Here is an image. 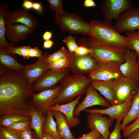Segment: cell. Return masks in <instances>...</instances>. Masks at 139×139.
Returning <instances> with one entry per match:
<instances>
[{
    "label": "cell",
    "mask_w": 139,
    "mask_h": 139,
    "mask_svg": "<svg viewBox=\"0 0 139 139\" xmlns=\"http://www.w3.org/2000/svg\"><path fill=\"white\" fill-rule=\"evenodd\" d=\"M34 94L22 71L6 70L0 73V117L10 113L29 115L30 101Z\"/></svg>",
    "instance_id": "1"
},
{
    "label": "cell",
    "mask_w": 139,
    "mask_h": 139,
    "mask_svg": "<svg viewBox=\"0 0 139 139\" xmlns=\"http://www.w3.org/2000/svg\"><path fill=\"white\" fill-rule=\"evenodd\" d=\"M92 36L83 45L86 47L99 45L128 48L127 37L118 32L114 26L104 21L92 20L90 23Z\"/></svg>",
    "instance_id": "2"
},
{
    "label": "cell",
    "mask_w": 139,
    "mask_h": 139,
    "mask_svg": "<svg viewBox=\"0 0 139 139\" xmlns=\"http://www.w3.org/2000/svg\"><path fill=\"white\" fill-rule=\"evenodd\" d=\"M91 81L89 77L84 75L73 74L66 76L60 82L63 88L55 100L54 105L68 103L76 97L84 94Z\"/></svg>",
    "instance_id": "3"
},
{
    "label": "cell",
    "mask_w": 139,
    "mask_h": 139,
    "mask_svg": "<svg viewBox=\"0 0 139 139\" xmlns=\"http://www.w3.org/2000/svg\"><path fill=\"white\" fill-rule=\"evenodd\" d=\"M54 20L62 30L71 33L92 36L90 23L74 14L65 11L62 13H55Z\"/></svg>",
    "instance_id": "4"
},
{
    "label": "cell",
    "mask_w": 139,
    "mask_h": 139,
    "mask_svg": "<svg viewBox=\"0 0 139 139\" xmlns=\"http://www.w3.org/2000/svg\"><path fill=\"white\" fill-rule=\"evenodd\" d=\"M109 80L117 104L132 101L139 89L138 82L124 76Z\"/></svg>",
    "instance_id": "5"
},
{
    "label": "cell",
    "mask_w": 139,
    "mask_h": 139,
    "mask_svg": "<svg viewBox=\"0 0 139 139\" xmlns=\"http://www.w3.org/2000/svg\"><path fill=\"white\" fill-rule=\"evenodd\" d=\"M95 60L97 68L89 74V77L91 80L107 81L124 76L120 69V65L123 63Z\"/></svg>",
    "instance_id": "6"
},
{
    "label": "cell",
    "mask_w": 139,
    "mask_h": 139,
    "mask_svg": "<svg viewBox=\"0 0 139 139\" xmlns=\"http://www.w3.org/2000/svg\"><path fill=\"white\" fill-rule=\"evenodd\" d=\"M89 48L92 50L89 54L96 60L122 63L125 61L126 48L103 45H93Z\"/></svg>",
    "instance_id": "7"
},
{
    "label": "cell",
    "mask_w": 139,
    "mask_h": 139,
    "mask_svg": "<svg viewBox=\"0 0 139 139\" xmlns=\"http://www.w3.org/2000/svg\"><path fill=\"white\" fill-rule=\"evenodd\" d=\"M62 88L60 84L53 88L34 93L30 101V104L43 115H47L50 108L54 105V101Z\"/></svg>",
    "instance_id": "8"
},
{
    "label": "cell",
    "mask_w": 139,
    "mask_h": 139,
    "mask_svg": "<svg viewBox=\"0 0 139 139\" xmlns=\"http://www.w3.org/2000/svg\"><path fill=\"white\" fill-rule=\"evenodd\" d=\"M68 64L67 69L74 75H85L96 69L97 64L95 59L89 54L79 56L74 53L68 56Z\"/></svg>",
    "instance_id": "9"
},
{
    "label": "cell",
    "mask_w": 139,
    "mask_h": 139,
    "mask_svg": "<svg viewBox=\"0 0 139 139\" xmlns=\"http://www.w3.org/2000/svg\"><path fill=\"white\" fill-rule=\"evenodd\" d=\"M70 73L67 68L58 71L50 69L31 84L32 89L40 92L54 88Z\"/></svg>",
    "instance_id": "10"
},
{
    "label": "cell",
    "mask_w": 139,
    "mask_h": 139,
    "mask_svg": "<svg viewBox=\"0 0 139 139\" xmlns=\"http://www.w3.org/2000/svg\"><path fill=\"white\" fill-rule=\"evenodd\" d=\"M105 21L111 24L112 19L116 21L123 12L134 8L131 1L128 0H105L101 6Z\"/></svg>",
    "instance_id": "11"
},
{
    "label": "cell",
    "mask_w": 139,
    "mask_h": 139,
    "mask_svg": "<svg viewBox=\"0 0 139 139\" xmlns=\"http://www.w3.org/2000/svg\"><path fill=\"white\" fill-rule=\"evenodd\" d=\"M114 27L120 33L139 31V8H133L123 12Z\"/></svg>",
    "instance_id": "12"
},
{
    "label": "cell",
    "mask_w": 139,
    "mask_h": 139,
    "mask_svg": "<svg viewBox=\"0 0 139 139\" xmlns=\"http://www.w3.org/2000/svg\"><path fill=\"white\" fill-rule=\"evenodd\" d=\"M86 93L84 99L75 109L73 115L75 117L77 118L82 111L93 106L99 105L108 108L112 105L100 96L91 83L87 87Z\"/></svg>",
    "instance_id": "13"
},
{
    "label": "cell",
    "mask_w": 139,
    "mask_h": 139,
    "mask_svg": "<svg viewBox=\"0 0 139 139\" xmlns=\"http://www.w3.org/2000/svg\"><path fill=\"white\" fill-rule=\"evenodd\" d=\"M104 115L98 113H89L87 116V123L88 128L97 130L104 139H108L110 133L109 128L113 124L114 120Z\"/></svg>",
    "instance_id": "14"
},
{
    "label": "cell",
    "mask_w": 139,
    "mask_h": 139,
    "mask_svg": "<svg viewBox=\"0 0 139 139\" xmlns=\"http://www.w3.org/2000/svg\"><path fill=\"white\" fill-rule=\"evenodd\" d=\"M5 20L6 25L20 23L34 29L39 24L36 18L24 8L16 9L13 11L7 12L5 16Z\"/></svg>",
    "instance_id": "15"
},
{
    "label": "cell",
    "mask_w": 139,
    "mask_h": 139,
    "mask_svg": "<svg viewBox=\"0 0 139 139\" xmlns=\"http://www.w3.org/2000/svg\"><path fill=\"white\" fill-rule=\"evenodd\" d=\"M132 100L125 101L121 103L112 105L105 109H86L84 111L89 113H98L107 115L109 118L121 121L127 115L131 107Z\"/></svg>",
    "instance_id": "16"
},
{
    "label": "cell",
    "mask_w": 139,
    "mask_h": 139,
    "mask_svg": "<svg viewBox=\"0 0 139 139\" xmlns=\"http://www.w3.org/2000/svg\"><path fill=\"white\" fill-rule=\"evenodd\" d=\"M46 53L38 58L34 63L24 65L22 72L29 81L30 85L43 75L50 70L49 64L45 60L47 55Z\"/></svg>",
    "instance_id": "17"
},
{
    "label": "cell",
    "mask_w": 139,
    "mask_h": 139,
    "mask_svg": "<svg viewBox=\"0 0 139 139\" xmlns=\"http://www.w3.org/2000/svg\"><path fill=\"white\" fill-rule=\"evenodd\" d=\"M138 57L135 52L129 49H126L125 61L120 66V69L123 76L139 83V64Z\"/></svg>",
    "instance_id": "18"
},
{
    "label": "cell",
    "mask_w": 139,
    "mask_h": 139,
    "mask_svg": "<svg viewBox=\"0 0 139 139\" xmlns=\"http://www.w3.org/2000/svg\"><path fill=\"white\" fill-rule=\"evenodd\" d=\"M34 29L20 23L6 25L5 36L12 43H18L25 39Z\"/></svg>",
    "instance_id": "19"
},
{
    "label": "cell",
    "mask_w": 139,
    "mask_h": 139,
    "mask_svg": "<svg viewBox=\"0 0 139 139\" xmlns=\"http://www.w3.org/2000/svg\"><path fill=\"white\" fill-rule=\"evenodd\" d=\"M81 98V97L79 96L73 101L65 104L60 105L56 103L50 107L49 110L62 112L65 116L70 127H75L80 123V120L78 118L74 116L73 112L75 107L80 103Z\"/></svg>",
    "instance_id": "20"
},
{
    "label": "cell",
    "mask_w": 139,
    "mask_h": 139,
    "mask_svg": "<svg viewBox=\"0 0 139 139\" xmlns=\"http://www.w3.org/2000/svg\"><path fill=\"white\" fill-rule=\"evenodd\" d=\"M28 114L31 119L30 128L34 131L38 139H43L42 128L46 117L31 105L29 109Z\"/></svg>",
    "instance_id": "21"
},
{
    "label": "cell",
    "mask_w": 139,
    "mask_h": 139,
    "mask_svg": "<svg viewBox=\"0 0 139 139\" xmlns=\"http://www.w3.org/2000/svg\"><path fill=\"white\" fill-rule=\"evenodd\" d=\"M4 51L9 54H16L21 56L24 59H28L30 57L39 58L43 54L42 50L38 47H32L29 46H15Z\"/></svg>",
    "instance_id": "22"
},
{
    "label": "cell",
    "mask_w": 139,
    "mask_h": 139,
    "mask_svg": "<svg viewBox=\"0 0 139 139\" xmlns=\"http://www.w3.org/2000/svg\"><path fill=\"white\" fill-rule=\"evenodd\" d=\"M10 7L5 2L0 4V50H5L15 46L13 43L7 42L5 39V32L6 25L5 16L8 12Z\"/></svg>",
    "instance_id": "23"
},
{
    "label": "cell",
    "mask_w": 139,
    "mask_h": 139,
    "mask_svg": "<svg viewBox=\"0 0 139 139\" xmlns=\"http://www.w3.org/2000/svg\"><path fill=\"white\" fill-rule=\"evenodd\" d=\"M56 121L58 131L61 139H75L64 114L60 111H52Z\"/></svg>",
    "instance_id": "24"
},
{
    "label": "cell",
    "mask_w": 139,
    "mask_h": 139,
    "mask_svg": "<svg viewBox=\"0 0 139 139\" xmlns=\"http://www.w3.org/2000/svg\"><path fill=\"white\" fill-rule=\"evenodd\" d=\"M92 86L105 97L111 105H117L114 95L111 87L109 80L107 81H91Z\"/></svg>",
    "instance_id": "25"
},
{
    "label": "cell",
    "mask_w": 139,
    "mask_h": 139,
    "mask_svg": "<svg viewBox=\"0 0 139 139\" xmlns=\"http://www.w3.org/2000/svg\"><path fill=\"white\" fill-rule=\"evenodd\" d=\"M0 65L7 71H22L24 65L21 64L13 56L0 50Z\"/></svg>",
    "instance_id": "26"
},
{
    "label": "cell",
    "mask_w": 139,
    "mask_h": 139,
    "mask_svg": "<svg viewBox=\"0 0 139 139\" xmlns=\"http://www.w3.org/2000/svg\"><path fill=\"white\" fill-rule=\"evenodd\" d=\"M139 117V89L132 100L131 107L121 123V130L131 122Z\"/></svg>",
    "instance_id": "27"
},
{
    "label": "cell",
    "mask_w": 139,
    "mask_h": 139,
    "mask_svg": "<svg viewBox=\"0 0 139 139\" xmlns=\"http://www.w3.org/2000/svg\"><path fill=\"white\" fill-rule=\"evenodd\" d=\"M0 127H7L12 124L17 122L31 121L29 115L16 113H10L0 117Z\"/></svg>",
    "instance_id": "28"
},
{
    "label": "cell",
    "mask_w": 139,
    "mask_h": 139,
    "mask_svg": "<svg viewBox=\"0 0 139 139\" xmlns=\"http://www.w3.org/2000/svg\"><path fill=\"white\" fill-rule=\"evenodd\" d=\"M51 110H49L47 115L45 123L42 128L43 132L51 135L55 139H61L58 132L56 122L53 118Z\"/></svg>",
    "instance_id": "29"
},
{
    "label": "cell",
    "mask_w": 139,
    "mask_h": 139,
    "mask_svg": "<svg viewBox=\"0 0 139 139\" xmlns=\"http://www.w3.org/2000/svg\"><path fill=\"white\" fill-rule=\"evenodd\" d=\"M128 40V48L134 51L139 57V31L126 32Z\"/></svg>",
    "instance_id": "30"
},
{
    "label": "cell",
    "mask_w": 139,
    "mask_h": 139,
    "mask_svg": "<svg viewBox=\"0 0 139 139\" xmlns=\"http://www.w3.org/2000/svg\"><path fill=\"white\" fill-rule=\"evenodd\" d=\"M69 53L68 50L62 46L59 50L54 53L47 54L45 58V61L48 64H49L60 59L67 57Z\"/></svg>",
    "instance_id": "31"
},
{
    "label": "cell",
    "mask_w": 139,
    "mask_h": 139,
    "mask_svg": "<svg viewBox=\"0 0 139 139\" xmlns=\"http://www.w3.org/2000/svg\"><path fill=\"white\" fill-rule=\"evenodd\" d=\"M0 139H21L20 132L7 127H0Z\"/></svg>",
    "instance_id": "32"
},
{
    "label": "cell",
    "mask_w": 139,
    "mask_h": 139,
    "mask_svg": "<svg viewBox=\"0 0 139 139\" xmlns=\"http://www.w3.org/2000/svg\"><path fill=\"white\" fill-rule=\"evenodd\" d=\"M68 56L49 64V67L50 69L58 71L67 68L68 64Z\"/></svg>",
    "instance_id": "33"
},
{
    "label": "cell",
    "mask_w": 139,
    "mask_h": 139,
    "mask_svg": "<svg viewBox=\"0 0 139 139\" xmlns=\"http://www.w3.org/2000/svg\"><path fill=\"white\" fill-rule=\"evenodd\" d=\"M76 37L71 35L64 38L63 42L65 44L70 53L75 52V50L79 46L76 42Z\"/></svg>",
    "instance_id": "34"
},
{
    "label": "cell",
    "mask_w": 139,
    "mask_h": 139,
    "mask_svg": "<svg viewBox=\"0 0 139 139\" xmlns=\"http://www.w3.org/2000/svg\"><path fill=\"white\" fill-rule=\"evenodd\" d=\"M30 121L20 122L14 123L7 128L15 132H20L30 127Z\"/></svg>",
    "instance_id": "35"
},
{
    "label": "cell",
    "mask_w": 139,
    "mask_h": 139,
    "mask_svg": "<svg viewBox=\"0 0 139 139\" xmlns=\"http://www.w3.org/2000/svg\"><path fill=\"white\" fill-rule=\"evenodd\" d=\"M139 128V117L136 119L132 123L126 126L123 129L124 136L127 138L134 130Z\"/></svg>",
    "instance_id": "36"
},
{
    "label": "cell",
    "mask_w": 139,
    "mask_h": 139,
    "mask_svg": "<svg viewBox=\"0 0 139 139\" xmlns=\"http://www.w3.org/2000/svg\"><path fill=\"white\" fill-rule=\"evenodd\" d=\"M50 8L55 12V13H62L64 12L63 10L62 1L60 0H47Z\"/></svg>",
    "instance_id": "37"
},
{
    "label": "cell",
    "mask_w": 139,
    "mask_h": 139,
    "mask_svg": "<svg viewBox=\"0 0 139 139\" xmlns=\"http://www.w3.org/2000/svg\"><path fill=\"white\" fill-rule=\"evenodd\" d=\"M120 122L116 121L115 128L113 131L110 132L108 139H121L120 131L121 127Z\"/></svg>",
    "instance_id": "38"
},
{
    "label": "cell",
    "mask_w": 139,
    "mask_h": 139,
    "mask_svg": "<svg viewBox=\"0 0 139 139\" xmlns=\"http://www.w3.org/2000/svg\"><path fill=\"white\" fill-rule=\"evenodd\" d=\"M21 139H38L36 134L29 127L20 132Z\"/></svg>",
    "instance_id": "39"
},
{
    "label": "cell",
    "mask_w": 139,
    "mask_h": 139,
    "mask_svg": "<svg viewBox=\"0 0 139 139\" xmlns=\"http://www.w3.org/2000/svg\"><path fill=\"white\" fill-rule=\"evenodd\" d=\"M92 52V50L91 48L81 45L78 47L74 53L77 56H82L89 54Z\"/></svg>",
    "instance_id": "40"
},
{
    "label": "cell",
    "mask_w": 139,
    "mask_h": 139,
    "mask_svg": "<svg viewBox=\"0 0 139 139\" xmlns=\"http://www.w3.org/2000/svg\"><path fill=\"white\" fill-rule=\"evenodd\" d=\"M100 135L98 131L94 129L91 130L88 133L83 134L82 137L75 139H97Z\"/></svg>",
    "instance_id": "41"
},
{
    "label": "cell",
    "mask_w": 139,
    "mask_h": 139,
    "mask_svg": "<svg viewBox=\"0 0 139 139\" xmlns=\"http://www.w3.org/2000/svg\"><path fill=\"white\" fill-rule=\"evenodd\" d=\"M32 8L39 14H43L45 12L44 7L41 2L33 3Z\"/></svg>",
    "instance_id": "42"
},
{
    "label": "cell",
    "mask_w": 139,
    "mask_h": 139,
    "mask_svg": "<svg viewBox=\"0 0 139 139\" xmlns=\"http://www.w3.org/2000/svg\"><path fill=\"white\" fill-rule=\"evenodd\" d=\"M127 138V139H139V128L133 131Z\"/></svg>",
    "instance_id": "43"
},
{
    "label": "cell",
    "mask_w": 139,
    "mask_h": 139,
    "mask_svg": "<svg viewBox=\"0 0 139 139\" xmlns=\"http://www.w3.org/2000/svg\"><path fill=\"white\" fill-rule=\"evenodd\" d=\"M21 6L26 10L30 9L32 8L33 3L31 1L28 0H24Z\"/></svg>",
    "instance_id": "44"
},
{
    "label": "cell",
    "mask_w": 139,
    "mask_h": 139,
    "mask_svg": "<svg viewBox=\"0 0 139 139\" xmlns=\"http://www.w3.org/2000/svg\"><path fill=\"white\" fill-rule=\"evenodd\" d=\"M84 5L86 7H95L96 6V4L93 0H85L84 2Z\"/></svg>",
    "instance_id": "45"
},
{
    "label": "cell",
    "mask_w": 139,
    "mask_h": 139,
    "mask_svg": "<svg viewBox=\"0 0 139 139\" xmlns=\"http://www.w3.org/2000/svg\"><path fill=\"white\" fill-rule=\"evenodd\" d=\"M53 44V41L51 40L45 41L43 43V48L44 49L50 48L52 47Z\"/></svg>",
    "instance_id": "46"
},
{
    "label": "cell",
    "mask_w": 139,
    "mask_h": 139,
    "mask_svg": "<svg viewBox=\"0 0 139 139\" xmlns=\"http://www.w3.org/2000/svg\"><path fill=\"white\" fill-rule=\"evenodd\" d=\"M52 36V34L51 32L46 31L43 34L42 36V38L45 41L50 40Z\"/></svg>",
    "instance_id": "47"
},
{
    "label": "cell",
    "mask_w": 139,
    "mask_h": 139,
    "mask_svg": "<svg viewBox=\"0 0 139 139\" xmlns=\"http://www.w3.org/2000/svg\"><path fill=\"white\" fill-rule=\"evenodd\" d=\"M43 139H55L51 135L49 134L43 132Z\"/></svg>",
    "instance_id": "48"
},
{
    "label": "cell",
    "mask_w": 139,
    "mask_h": 139,
    "mask_svg": "<svg viewBox=\"0 0 139 139\" xmlns=\"http://www.w3.org/2000/svg\"><path fill=\"white\" fill-rule=\"evenodd\" d=\"M97 139H104L103 136L101 135Z\"/></svg>",
    "instance_id": "49"
},
{
    "label": "cell",
    "mask_w": 139,
    "mask_h": 139,
    "mask_svg": "<svg viewBox=\"0 0 139 139\" xmlns=\"http://www.w3.org/2000/svg\"><path fill=\"white\" fill-rule=\"evenodd\" d=\"M137 61H138V64H139V57L137 58Z\"/></svg>",
    "instance_id": "50"
}]
</instances>
